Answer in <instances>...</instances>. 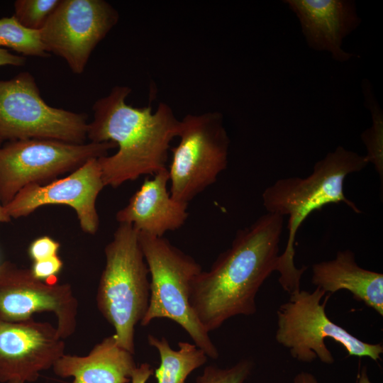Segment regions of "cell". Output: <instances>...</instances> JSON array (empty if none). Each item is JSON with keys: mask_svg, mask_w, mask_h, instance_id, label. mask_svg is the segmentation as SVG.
Here are the masks:
<instances>
[{"mask_svg": "<svg viewBox=\"0 0 383 383\" xmlns=\"http://www.w3.org/2000/svg\"><path fill=\"white\" fill-rule=\"evenodd\" d=\"M293 383H318V381L311 373L301 372L294 377Z\"/></svg>", "mask_w": 383, "mask_h": 383, "instance_id": "4316f807", "label": "cell"}, {"mask_svg": "<svg viewBox=\"0 0 383 383\" xmlns=\"http://www.w3.org/2000/svg\"><path fill=\"white\" fill-rule=\"evenodd\" d=\"M148 344L157 349L160 364L155 370L157 383H185L187 377L207 361L208 356L195 344L179 342L178 350H173L165 337L149 334Z\"/></svg>", "mask_w": 383, "mask_h": 383, "instance_id": "ac0fdd59", "label": "cell"}, {"mask_svg": "<svg viewBox=\"0 0 383 383\" xmlns=\"http://www.w3.org/2000/svg\"><path fill=\"white\" fill-rule=\"evenodd\" d=\"M325 294L318 287L312 292L300 289L290 294L277 311L276 341L287 348L293 358L306 363L316 359L327 365L335 362L325 343L329 338L341 345L348 356L381 360V343L364 342L329 318L326 306L330 294L321 303Z\"/></svg>", "mask_w": 383, "mask_h": 383, "instance_id": "8992f818", "label": "cell"}, {"mask_svg": "<svg viewBox=\"0 0 383 383\" xmlns=\"http://www.w3.org/2000/svg\"><path fill=\"white\" fill-rule=\"evenodd\" d=\"M104 253L97 307L113 327L118 344L134 354L135 328L145 315L150 293L149 270L138 232L130 224L119 223Z\"/></svg>", "mask_w": 383, "mask_h": 383, "instance_id": "277c9868", "label": "cell"}, {"mask_svg": "<svg viewBox=\"0 0 383 383\" xmlns=\"http://www.w3.org/2000/svg\"><path fill=\"white\" fill-rule=\"evenodd\" d=\"M153 374V370L148 363H143L136 367L131 377V383H146Z\"/></svg>", "mask_w": 383, "mask_h": 383, "instance_id": "484cf974", "label": "cell"}, {"mask_svg": "<svg viewBox=\"0 0 383 383\" xmlns=\"http://www.w3.org/2000/svg\"><path fill=\"white\" fill-rule=\"evenodd\" d=\"M296 16L308 47L326 51L338 62L356 55L343 48V40L362 22L353 0H284Z\"/></svg>", "mask_w": 383, "mask_h": 383, "instance_id": "5bb4252c", "label": "cell"}, {"mask_svg": "<svg viewBox=\"0 0 383 383\" xmlns=\"http://www.w3.org/2000/svg\"><path fill=\"white\" fill-rule=\"evenodd\" d=\"M62 267L63 262L57 255L33 262L30 270L35 278L49 282L48 280L55 278L60 272Z\"/></svg>", "mask_w": 383, "mask_h": 383, "instance_id": "cb8c5ba5", "label": "cell"}, {"mask_svg": "<svg viewBox=\"0 0 383 383\" xmlns=\"http://www.w3.org/2000/svg\"><path fill=\"white\" fill-rule=\"evenodd\" d=\"M104 187L98 158H93L63 178L25 187L4 207L11 218H18L45 205H67L75 211L82 231L94 235L99 226L96 201Z\"/></svg>", "mask_w": 383, "mask_h": 383, "instance_id": "7c38bea8", "label": "cell"}, {"mask_svg": "<svg viewBox=\"0 0 383 383\" xmlns=\"http://www.w3.org/2000/svg\"><path fill=\"white\" fill-rule=\"evenodd\" d=\"M177 137L179 142L170 148L167 169L170 193L174 199L189 204L226 169L230 138L218 111L185 116Z\"/></svg>", "mask_w": 383, "mask_h": 383, "instance_id": "52a82bcc", "label": "cell"}, {"mask_svg": "<svg viewBox=\"0 0 383 383\" xmlns=\"http://www.w3.org/2000/svg\"><path fill=\"white\" fill-rule=\"evenodd\" d=\"M61 0H17L13 16L24 27L40 31Z\"/></svg>", "mask_w": 383, "mask_h": 383, "instance_id": "44dd1931", "label": "cell"}, {"mask_svg": "<svg viewBox=\"0 0 383 383\" xmlns=\"http://www.w3.org/2000/svg\"><path fill=\"white\" fill-rule=\"evenodd\" d=\"M10 216L8 215L4 206L2 204L0 200V224L2 223H6L11 221Z\"/></svg>", "mask_w": 383, "mask_h": 383, "instance_id": "83f0119b", "label": "cell"}, {"mask_svg": "<svg viewBox=\"0 0 383 383\" xmlns=\"http://www.w3.org/2000/svg\"><path fill=\"white\" fill-rule=\"evenodd\" d=\"M369 164L365 155L338 146L316 162L312 173L305 178L293 177L277 179L262 193L267 213L288 216V239L280 254L277 272L279 282L289 295L299 292L301 279L307 267L294 264V243L299 228L309 215L330 204L344 203L355 213L359 208L344 194V180L350 174L362 170Z\"/></svg>", "mask_w": 383, "mask_h": 383, "instance_id": "3957f363", "label": "cell"}, {"mask_svg": "<svg viewBox=\"0 0 383 383\" xmlns=\"http://www.w3.org/2000/svg\"><path fill=\"white\" fill-rule=\"evenodd\" d=\"M115 8L104 0H61L40 30L45 51L82 74L98 43L118 23Z\"/></svg>", "mask_w": 383, "mask_h": 383, "instance_id": "30bf717a", "label": "cell"}, {"mask_svg": "<svg viewBox=\"0 0 383 383\" xmlns=\"http://www.w3.org/2000/svg\"><path fill=\"white\" fill-rule=\"evenodd\" d=\"M8 383H24V382L21 380H12V381L9 382Z\"/></svg>", "mask_w": 383, "mask_h": 383, "instance_id": "f546056e", "label": "cell"}, {"mask_svg": "<svg viewBox=\"0 0 383 383\" xmlns=\"http://www.w3.org/2000/svg\"><path fill=\"white\" fill-rule=\"evenodd\" d=\"M65 342L57 327L30 318H0V382H33L65 355Z\"/></svg>", "mask_w": 383, "mask_h": 383, "instance_id": "4fadbf2b", "label": "cell"}, {"mask_svg": "<svg viewBox=\"0 0 383 383\" xmlns=\"http://www.w3.org/2000/svg\"><path fill=\"white\" fill-rule=\"evenodd\" d=\"M78 302L69 284H56L35 278L30 269L10 262L0 264V318L23 321L39 312H52L57 329L65 340L77 328Z\"/></svg>", "mask_w": 383, "mask_h": 383, "instance_id": "8fae6325", "label": "cell"}, {"mask_svg": "<svg viewBox=\"0 0 383 383\" xmlns=\"http://www.w3.org/2000/svg\"><path fill=\"white\" fill-rule=\"evenodd\" d=\"M26 62L23 56L11 54L7 50L0 48V66L12 65L20 67Z\"/></svg>", "mask_w": 383, "mask_h": 383, "instance_id": "d4e9b609", "label": "cell"}, {"mask_svg": "<svg viewBox=\"0 0 383 383\" xmlns=\"http://www.w3.org/2000/svg\"><path fill=\"white\" fill-rule=\"evenodd\" d=\"M147 178L131 197L128 204L116 214L119 223L131 225L138 233L163 237L186 222L188 204L174 199L167 189L168 170Z\"/></svg>", "mask_w": 383, "mask_h": 383, "instance_id": "9a60e30c", "label": "cell"}, {"mask_svg": "<svg viewBox=\"0 0 383 383\" xmlns=\"http://www.w3.org/2000/svg\"><path fill=\"white\" fill-rule=\"evenodd\" d=\"M133 353L120 346L113 335L96 344L86 356L63 355L52 366L72 383H128L137 367Z\"/></svg>", "mask_w": 383, "mask_h": 383, "instance_id": "2e32d148", "label": "cell"}, {"mask_svg": "<svg viewBox=\"0 0 383 383\" xmlns=\"http://www.w3.org/2000/svg\"><path fill=\"white\" fill-rule=\"evenodd\" d=\"M311 282L326 294L347 290L383 316V274L360 267L350 250L338 251L334 259L313 264Z\"/></svg>", "mask_w": 383, "mask_h": 383, "instance_id": "e0dca14e", "label": "cell"}, {"mask_svg": "<svg viewBox=\"0 0 383 383\" xmlns=\"http://www.w3.org/2000/svg\"><path fill=\"white\" fill-rule=\"evenodd\" d=\"M60 244L48 235L40 236L33 240L28 249L30 258L33 261L42 260L57 255Z\"/></svg>", "mask_w": 383, "mask_h": 383, "instance_id": "603a6c76", "label": "cell"}, {"mask_svg": "<svg viewBox=\"0 0 383 383\" xmlns=\"http://www.w3.org/2000/svg\"><path fill=\"white\" fill-rule=\"evenodd\" d=\"M252 369L253 362L248 359H243L226 368L209 365L204 368L202 374L196 377V383H243Z\"/></svg>", "mask_w": 383, "mask_h": 383, "instance_id": "7402d4cb", "label": "cell"}, {"mask_svg": "<svg viewBox=\"0 0 383 383\" xmlns=\"http://www.w3.org/2000/svg\"><path fill=\"white\" fill-rule=\"evenodd\" d=\"M357 383H372L365 367H362Z\"/></svg>", "mask_w": 383, "mask_h": 383, "instance_id": "f1b7e54d", "label": "cell"}, {"mask_svg": "<svg viewBox=\"0 0 383 383\" xmlns=\"http://www.w3.org/2000/svg\"><path fill=\"white\" fill-rule=\"evenodd\" d=\"M284 217L267 213L239 229L209 271L194 279L189 304L209 333L231 318L256 313L257 294L277 270Z\"/></svg>", "mask_w": 383, "mask_h": 383, "instance_id": "6da1fadb", "label": "cell"}, {"mask_svg": "<svg viewBox=\"0 0 383 383\" xmlns=\"http://www.w3.org/2000/svg\"><path fill=\"white\" fill-rule=\"evenodd\" d=\"M131 89L116 86L93 105V120L87 138L94 143L113 142L116 153L98 158L104 186L118 187L144 174L167 170L170 143L177 136L180 121L171 107L159 104L137 108L126 102Z\"/></svg>", "mask_w": 383, "mask_h": 383, "instance_id": "7a4b0ae2", "label": "cell"}, {"mask_svg": "<svg viewBox=\"0 0 383 383\" xmlns=\"http://www.w3.org/2000/svg\"><path fill=\"white\" fill-rule=\"evenodd\" d=\"M140 245L150 275V301L140 322L148 326L155 318L179 324L208 357L217 359L218 351L189 304L192 283L201 265L164 237L138 233Z\"/></svg>", "mask_w": 383, "mask_h": 383, "instance_id": "5b68a950", "label": "cell"}, {"mask_svg": "<svg viewBox=\"0 0 383 383\" xmlns=\"http://www.w3.org/2000/svg\"><path fill=\"white\" fill-rule=\"evenodd\" d=\"M116 147L111 141L83 144L41 138L9 141L0 147V200L6 206L25 187L51 182L91 159L107 155Z\"/></svg>", "mask_w": 383, "mask_h": 383, "instance_id": "9c48e42d", "label": "cell"}, {"mask_svg": "<svg viewBox=\"0 0 383 383\" xmlns=\"http://www.w3.org/2000/svg\"><path fill=\"white\" fill-rule=\"evenodd\" d=\"M87 116L48 105L33 75L0 80V143L32 138L85 143Z\"/></svg>", "mask_w": 383, "mask_h": 383, "instance_id": "ba28073f", "label": "cell"}, {"mask_svg": "<svg viewBox=\"0 0 383 383\" xmlns=\"http://www.w3.org/2000/svg\"><path fill=\"white\" fill-rule=\"evenodd\" d=\"M364 105L370 111L372 126L361 134V139L367 148L365 155L369 163H372L379 175L382 185L383 176V111L379 104L370 82L364 79L362 82Z\"/></svg>", "mask_w": 383, "mask_h": 383, "instance_id": "d6986e66", "label": "cell"}, {"mask_svg": "<svg viewBox=\"0 0 383 383\" xmlns=\"http://www.w3.org/2000/svg\"><path fill=\"white\" fill-rule=\"evenodd\" d=\"M0 46H4L23 55L48 57L40 33L22 26L13 15L0 18Z\"/></svg>", "mask_w": 383, "mask_h": 383, "instance_id": "ffe728a7", "label": "cell"}]
</instances>
